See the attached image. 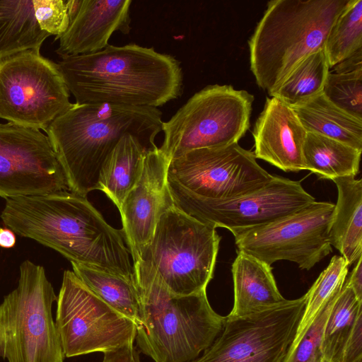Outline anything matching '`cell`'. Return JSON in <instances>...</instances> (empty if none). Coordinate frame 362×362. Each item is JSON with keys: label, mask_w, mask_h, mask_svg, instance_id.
<instances>
[{"label": "cell", "mask_w": 362, "mask_h": 362, "mask_svg": "<svg viewBox=\"0 0 362 362\" xmlns=\"http://www.w3.org/2000/svg\"><path fill=\"white\" fill-rule=\"evenodd\" d=\"M170 160L157 146L147 150L141 175L119 209L133 262L140 259L160 215L173 205L168 180Z\"/></svg>", "instance_id": "cell-16"}, {"label": "cell", "mask_w": 362, "mask_h": 362, "mask_svg": "<svg viewBox=\"0 0 362 362\" xmlns=\"http://www.w3.org/2000/svg\"><path fill=\"white\" fill-rule=\"evenodd\" d=\"M349 265L342 256L334 255L307 292L305 309L295 338L289 349L295 346L320 310L342 289Z\"/></svg>", "instance_id": "cell-28"}, {"label": "cell", "mask_w": 362, "mask_h": 362, "mask_svg": "<svg viewBox=\"0 0 362 362\" xmlns=\"http://www.w3.org/2000/svg\"><path fill=\"white\" fill-rule=\"evenodd\" d=\"M348 0H272L248 40L250 70L272 96L307 57L322 49Z\"/></svg>", "instance_id": "cell-5"}, {"label": "cell", "mask_w": 362, "mask_h": 362, "mask_svg": "<svg viewBox=\"0 0 362 362\" xmlns=\"http://www.w3.org/2000/svg\"><path fill=\"white\" fill-rule=\"evenodd\" d=\"M69 190L49 139L40 129L0 123V197Z\"/></svg>", "instance_id": "cell-15"}, {"label": "cell", "mask_w": 362, "mask_h": 362, "mask_svg": "<svg viewBox=\"0 0 362 362\" xmlns=\"http://www.w3.org/2000/svg\"><path fill=\"white\" fill-rule=\"evenodd\" d=\"M338 295L320 310L297 344L288 350L282 362H322L324 360L322 351L323 331Z\"/></svg>", "instance_id": "cell-31"}, {"label": "cell", "mask_w": 362, "mask_h": 362, "mask_svg": "<svg viewBox=\"0 0 362 362\" xmlns=\"http://www.w3.org/2000/svg\"><path fill=\"white\" fill-rule=\"evenodd\" d=\"M254 153L238 143L202 148L172 158L168 178L206 198L230 199L257 191L273 178Z\"/></svg>", "instance_id": "cell-14"}, {"label": "cell", "mask_w": 362, "mask_h": 362, "mask_svg": "<svg viewBox=\"0 0 362 362\" xmlns=\"http://www.w3.org/2000/svg\"><path fill=\"white\" fill-rule=\"evenodd\" d=\"M37 22L43 31L58 40L70 24L66 1L33 0Z\"/></svg>", "instance_id": "cell-32"}, {"label": "cell", "mask_w": 362, "mask_h": 362, "mask_svg": "<svg viewBox=\"0 0 362 362\" xmlns=\"http://www.w3.org/2000/svg\"><path fill=\"white\" fill-rule=\"evenodd\" d=\"M74 274L99 298L132 320L142 324L141 304L135 279L96 268L71 263Z\"/></svg>", "instance_id": "cell-25"}, {"label": "cell", "mask_w": 362, "mask_h": 362, "mask_svg": "<svg viewBox=\"0 0 362 362\" xmlns=\"http://www.w3.org/2000/svg\"><path fill=\"white\" fill-rule=\"evenodd\" d=\"M16 243V233L8 228L0 227V247L11 248L14 247Z\"/></svg>", "instance_id": "cell-37"}, {"label": "cell", "mask_w": 362, "mask_h": 362, "mask_svg": "<svg viewBox=\"0 0 362 362\" xmlns=\"http://www.w3.org/2000/svg\"><path fill=\"white\" fill-rule=\"evenodd\" d=\"M323 93L336 106L362 119V69L341 74L329 71Z\"/></svg>", "instance_id": "cell-30"}, {"label": "cell", "mask_w": 362, "mask_h": 362, "mask_svg": "<svg viewBox=\"0 0 362 362\" xmlns=\"http://www.w3.org/2000/svg\"><path fill=\"white\" fill-rule=\"evenodd\" d=\"M329 67L324 49L304 59L272 95L290 107L305 102L323 92Z\"/></svg>", "instance_id": "cell-26"}, {"label": "cell", "mask_w": 362, "mask_h": 362, "mask_svg": "<svg viewBox=\"0 0 362 362\" xmlns=\"http://www.w3.org/2000/svg\"><path fill=\"white\" fill-rule=\"evenodd\" d=\"M334 73H349L362 69V49L358 50L334 66Z\"/></svg>", "instance_id": "cell-36"}, {"label": "cell", "mask_w": 362, "mask_h": 362, "mask_svg": "<svg viewBox=\"0 0 362 362\" xmlns=\"http://www.w3.org/2000/svg\"><path fill=\"white\" fill-rule=\"evenodd\" d=\"M147 150L137 137L126 134L120 139L102 166L98 189L103 192L118 209L141 175Z\"/></svg>", "instance_id": "cell-22"}, {"label": "cell", "mask_w": 362, "mask_h": 362, "mask_svg": "<svg viewBox=\"0 0 362 362\" xmlns=\"http://www.w3.org/2000/svg\"><path fill=\"white\" fill-rule=\"evenodd\" d=\"M332 181L338 196L329 240L331 246L339 251L349 266L362 257V180L346 176Z\"/></svg>", "instance_id": "cell-20"}, {"label": "cell", "mask_w": 362, "mask_h": 362, "mask_svg": "<svg viewBox=\"0 0 362 362\" xmlns=\"http://www.w3.org/2000/svg\"><path fill=\"white\" fill-rule=\"evenodd\" d=\"M76 104L156 107L179 98L183 73L174 57L134 43L109 45L58 63Z\"/></svg>", "instance_id": "cell-2"}, {"label": "cell", "mask_w": 362, "mask_h": 362, "mask_svg": "<svg viewBox=\"0 0 362 362\" xmlns=\"http://www.w3.org/2000/svg\"><path fill=\"white\" fill-rule=\"evenodd\" d=\"M361 310L362 302L357 299L351 288L344 284L324 328L322 351L325 361L341 362L345 343Z\"/></svg>", "instance_id": "cell-27"}, {"label": "cell", "mask_w": 362, "mask_h": 362, "mask_svg": "<svg viewBox=\"0 0 362 362\" xmlns=\"http://www.w3.org/2000/svg\"><path fill=\"white\" fill-rule=\"evenodd\" d=\"M334 208L332 203L314 201L274 221L232 230L237 251L269 265L287 260L310 270L332 252L329 230Z\"/></svg>", "instance_id": "cell-11"}, {"label": "cell", "mask_w": 362, "mask_h": 362, "mask_svg": "<svg viewBox=\"0 0 362 362\" xmlns=\"http://www.w3.org/2000/svg\"><path fill=\"white\" fill-rule=\"evenodd\" d=\"M103 354L102 362H141L139 351L134 343Z\"/></svg>", "instance_id": "cell-34"}, {"label": "cell", "mask_w": 362, "mask_h": 362, "mask_svg": "<svg viewBox=\"0 0 362 362\" xmlns=\"http://www.w3.org/2000/svg\"><path fill=\"white\" fill-rule=\"evenodd\" d=\"M306 300L307 293L256 314L226 316L214 342L189 362H282L295 338Z\"/></svg>", "instance_id": "cell-13"}, {"label": "cell", "mask_w": 362, "mask_h": 362, "mask_svg": "<svg viewBox=\"0 0 362 362\" xmlns=\"http://www.w3.org/2000/svg\"><path fill=\"white\" fill-rule=\"evenodd\" d=\"M163 122L156 107L74 103L45 132L69 191L86 197L98 189L102 166L123 136L132 134L153 148Z\"/></svg>", "instance_id": "cell-3"}, {"label": "cell", "mask_w": 362, "mask_h": 362, "mask_svg": "<svg viewBox=\"0 0 362 362\" xmlns=\"http://www.w3.org/2000/svg\"><path fill=\"white\" fill-rule=\"evenodd\" d=\"M57 297L40 265L25 260L16 288L0 304L3 358L8 362H64V354L52 317Z\"/></svg>", "instance_id": "cell-7"}, {"label": "cell", "mask_w": 362, "mask_h": 362, "mask_svg": "<svg viewBox=\"0 0 362 362\" xmlns=\"http://www.w3.org/2000/svg\"><path fill=\"white\" fill-rule=\"evenodd\" d=\"M168 187L177 208L204 223L230 231L274 221L315 201L300 182L275 175L257 191L225 199L198 196L170 180Z\"/></svg>", "instance_id": "cell-12"}, {"label": "cell", "mask_w": 362, "mask_h": 362, "mask_svg": "<svg viewBox=\"0 0 362 362\" xmlns=\"http://www.w3.org/2000/svg\"><path fill=\"white\" fill-rule=\"evenodd\" d=\"M142 324L135 341L154 362H189L198 357L222 331L226 317L211 308L206 291L189 296L171 293L150 266L133 262Z\"/></svg>", "instance_id": "cell-4"}, {"label": "cell", "mask_w": 362, "mask_h": 362, "mask_svg": "<svg viewBox=\"0 0 362 362\" xmlns=\"http://www.w3.org/2000/svg\"><path fill=\"white\" fill-rule=\"evenodd\" d=\"M49 36L37 22L33 0L0 1V60L25 51L40 52Z\"/></svg>", "instance_id": "cell-23"}, {"label": "cell", "mask_w": 362, "mask_h": 362, "mask_svg": "<svg viewBox=\"0 0 362 362\" xmlns=\"http://www.w3.org/2000/svg\"><path fill=\"white\" fill-rule=\"evenodd\" d=\"M322 362H327V361H326L323 360Z\"/></svg>", "instance_id": "cell-39"}, {"label": "cell", "mask_w": 362, "mask_h": 362, "mask_svg": "<svg viewBox=\"0 0 362 362\" xmlns=\"http://www.w3.org/2000/svg\"><path fill=\"white\" fill-rule=\"evenodd\" d=\"M132 3L130 0H81L77 14L58 39L56 52L61 57L95 53L109 45L115 32L128 34Z\"/></svg>", "instance_id": "cell-18"}, {"label": "cell", "mask_w": 362, "mask_h": 362, "mask_svg": "<svg viewBox=\"0 0 362 362\" xmlns=\"http://www.w3.org/2000/svg\"><path fill=\"white\" fill-rule=\"evenodd\" d=\"M341 362H362V310L358 313L345 343Z\"/></svg>", "instance_id": "cell-33"}, {"label": "cell", "mask_w": 362, "mask_h": 362, "mask_svg": "<svg viewBox=\"0 0 362 362\" xmlns=\"http://www.w3.org/2000/svg\"><path fill=\"white\" fill-rule=\"evenodd\" d=\"M344 284L351 288L357 299L362 302V257L356 261Z\"/></svg>", "instance_id": "cell-35"}, {"label": "cell", "mask_w": 362, "mask_h": 362, "mask_svg": "<svg viewBox=\"0 0 362 362\" xmlns=\"http://www.w3.org/2000/svg\"><path fill=\"white\" fill-rule=\"evenodd\" d=\"M4 346V333L1 325L0 323V358L3 356Z\"/></svg>", "instance_id": "cell-38"}, {"label": "cell", "mask_w": 362, "mask_h": 362, "mask_svg": "<svg viewBox=\"0 0 362 362\" xmlns=\"http://www.w3.org/2000/svg\"><path fill=\"white\" fill-rule=\"evenodd\" d=\"M306 134L289 105L276 97L267 98L252 130L254 155L285 172L305 170L303 150Z\"/></svg>", "instance_id": "cell-17"}, {"label": "cell", "mask_w": 362, "mask_h": 362, "mask_svg": "<svg viewBox=\"0 0 362 362\" xmlns=\"http://www.w3.org/2000/svg\"><path fill=\"white\" fill-rule=\"evenodd\" d=\"M55 325L64 356L103 354L134 343L136 325L93 293L73 271L64 272Z\"/></svg>", "instance_id": "cell-10"}, {"label": "cell", "mask_w": 362, "mask_h": 362, "mask_svg": "<svg viewBox=\"0 0 362 362\" xmlns=\"http://www.w3.org/2000/svg\"><path fill=\"white\" fill-rule=\"evenodd\" d=\"M360 49H362V0H348L325 42L324 51L329 69Z\"/></svg>", "instance_id": "cell-29"}, {"label": "cell", "mask_w": 362, "mask_h": 362, "mask_svg": "<svg viewBox=\"0 0 362 362\" xmlns=\"http://www.w3.org/2000/svg\"><path fill=\"white\" fill-rule=\"evenodd\" d=\"M58 64L38 51L0 60V118L45 130L73 105Z\"/></svg>", "instance_id": "cell-9"}, {"label": "cell", "mask_w": 362, "mask_h": 362, "mask_svg": "<svg viewBox=\"0 0 362 362\" xmlns=\"http://www.w3.org/2000/svg\"><path fill=\"white\" fill-rule=\"evenodd\" d=\"M220 240L216 228L173 204L160 215L140 259L171 293H199L214 276Z\"/></svg>", "instance_id": "cell-6"}, {"label": "cell", "mask_w": 362, "mask_h": 362, "mask_svg": "<svg viewBox=\"0 0 362 362\" xmlns=\"http://www.w3.org/2000/svg\"><path fill=\"white\" fill-rule=\"evenodd\" d=\"M291 107L307 132L329 137L362 151V119L336 106L323 92Z\"/></svg>", "instance_id": "cell-21"}, {"label": "cell", "mask_w": 362, "mask_h": 362, "mask_svg": "<svg viewBox=\"0 0 362 362\" xmlns=\"http://www.w3.org/2000/svg\"><path fill=\"white\" fill-rule=\"evenodd\" d=\"M361 152L335 139L307 132L303 155L305 170L332 180L355 177L359 171Z\"/></svg>", "instance_id": "cell-24"}, {"label": "cell", "mask_w": 362, "mask_h": 362, "mask_svg": "<svg viewBox=\"0 0 362 362\" xmlns=\"http://www.w3.org/2000/svg\"><path fill=\"white\" fill-rule=\"evenodd\" d=\"M234 303L230 318L243 317L286 301L279 291L271 265L238 252L232 264Z\"/></svg>", "instance_id": "cell-19"}, {"label": "cell", "mask_w": 362, "mask_h": 362, "mask_svg": "<svg viewBox=\"0 0 362 362\" xmlns=\"http://www.w3.org/2000/svg\"><path fill=\"white\" fill-rule=\"evenodd\" d=\"M254 100L230 85L206 86L163 122L159 148L172 159L194 149L238 143L250 127Z\"/></svg>", "instance_id": "cell-8"}, {"label": "cell", "mask_w": 362, "mask_h": 362, "mask_svg": "<svg viewBox=\"0 0 362 362\" xmlns=\"http://www.w3.org/2000/svg\"><path fill=\"white\" fill-rule=\"evenodd\" d=\"M1 218L17 235L79 264L135 279L122 230L108 224L86 197L69 190L7 199Z\"/></svg>", "instance_id": "cell-1"}]
</instances>
